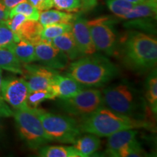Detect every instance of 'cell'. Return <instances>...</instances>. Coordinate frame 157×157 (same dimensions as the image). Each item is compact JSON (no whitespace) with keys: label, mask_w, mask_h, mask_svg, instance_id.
<instances>
[{"label":"cell","mask_w":157,"mask_h":157,"mask_svg":"<svg viewBox=\"0 0 157 157\" xmlns=\"http://www.w3.org/2000/svg\"><path fill=\"white\" fill-rule=\"evenodd\" d=\"M82 4V10H89L97 5V0H81Z\"/></svg>","instance_id":"35"},{"label":"cell","mask_w":157,"mask_h":157,"mask_svg":"<svg viewBox=\"0 0 157 157\" xmlns=\"http://www.w3.org/2000/svg\"><path fill=\"white\" fill-rule=\"evenodd\" d=\"M2 97L15 110L29 108L26 100L29 90L26 80L22 78H8L2 79Z\"/></svg>","instance_id":"9"},{"label":"cell","mask_w":157,"mask_h":157,"mask_svg":"<svg viewBox=\"0 0 157 157\" xmlns=\"http://www.w3.org/2000/svg\"><path fill=\"white\" fill-rule=\"evenodd\" d=\"M23 73H25V78L29 92L38 90H50L54 77L59 72L57 70L42 65H29L23 66Z\"/></svg>","instance_id":"11"},{"label":"cell","mask_w":157,"mask_h":157,"mask_svg":"<svg viewBox=\"0 0 157 157\" xmlns=\"http://www.w3.org/2000/svg\"><path fill=\"white\" fill-rule=\"evenodd\" d=\"M36 61L55 70H63L67 67L68 58L63 52L50 41L41 40L34 44Z\"/></svg>","instance_id":"10"},{"label":"cell","mask_w":157,"mask_h":157,"mask_svg":"<svg viewBox=\"0 0 157 157\" xmlns=\"http://www.w3.org/2000/svg\"><path fill=\"white\" fill-rule=\"evenodd\" d=\"M2 2L5 7H7V9L10 11L16 5L24 2H27V0H2Z\"/></svg>","instance_id":"34"},{"label":"cell","mask_w":157,"mask_h":157,"mask_svg":"<svg viewBox=\"0 0 157 157\" xmlns=\"http://www.w3.org/2000/svg\"><path fill=\"white\" fill-rule=\"evenodd\" d=\"M102 94L104 105L119 114L140 119L138 117L142 115L140 112L145 109L142 96L129 82H121L109 86Z\"/></svg>","instance_id":"4"},{"label":"cell","mask_w":157,"mask_h":157,"mask_svg":"<svg viewBox=\"0 0 157 157\" xmlns=\"http://www.w3.org/2000/svg\"><path fill=\"white\" fill-rule=\"evenodd\" d=\"M2 69L0 68V113H2V117H11V116H13V111H12L8 106L6 105L5 101L2 97Z\"/></svg>","instance_id":"32"},{"label":"cell","mask_w":157,"mask_h":157,"mask_svg":"<svg viewBox=\"0 0 157 157\" xmlns=\"http://www.w3.org/2000/svg\"><path fill=\"white\" fill-rule=\"evenodd\" d=\"M68 74L84 87H97L113 79L119 69L107 57L94 53L73 60Z\"/></svg>","instance_id":"1"},{"label":"cell","mask_w":157,"mask_h":157,"mask_svg":"<svg viewBox=\"0 0 157 157\" xmlns=\"http://www.w3.org/2000/svg\"><path fill=\"white\" fill-rule=\"evenodd\" d=\"M87 23L96 50L107 56L115 55L118 41L111 21L106 17H101Z\"/></svg>","instance_id":"8"},{"label":"cell","mask_w":157,"mask_h":157,"mask_svg":"<svg viewBox=\"0 0 157 157\" xmlns=\"http://www.w3.org/2000/svg\"><path fill=\"white\" fill-rule=\"evenodd\" d=\"M55 46L60 49L68 57V60H73L83 57L78 50L71 31L66 32L50 41Z\"/></svg>","instance_id":"15"},{"label":"cell","mask_w":157,"mask_h":157,"mask_svg":"<svg viewBox=\"0 0 157 157\" xmlns=\"http://www.w3.org/2000/svg\"><path fill=\"white\" fill-rule=\"evenodd\" d=\"M78 125L83 132L90 133L98 137H109L123 129L148 127L149 123L145 119L119 114L102 106L92 114L81 119Z\"/></svg>","instance_id":"2"},{"label":"cell","mask_w":157,"mask_h":157,"mask_svg":"<svg viewBox=\"0 0 157 157\" xmlns=\"http://www.w3.org/2000/svg\"><path fill=\"white\" fill-rule=\"evenodd\" d=\"M71 23H58L45 25L43 26L41 32V39L51 41L60 35L71 31Z\"/></svg>","instance_id":"24"},{"label":"cell","mask_w":157,"mask_h":157,"mask_svg":"<svg viewBox=\"0 0 157 157\" xmlns=\"http://www.w3.org/2000/svg\"><path fill=\"white\" fill-rule=\"evenodd\" d=\"M60 106L69 115L82 119L104 106L103 94L98 89H84L73 97L61 100Z\"/></svg>","instance_id":"7"},{"label":"cell","mask_w":157,"mask_h":157,"mask_svg":"<svg viewBox=\"0 0 157 157\" xmlns=\"http://www.w3.org/2000/svg\"><path fill=\"white\" fill-rule=\"evenodd\" d=\"M157 0H143L136 3L124 20L156 19Z\"/></svg>","instance_id":"16"},{"label":"cell","mask_w":157,"mask_h":157,"mask_svg":"<svg viewBox=\"0 0 157 157\" xmlns=\"http://www.w3.org/2000/svg\"><path fill=\"white\" fill-rule=\"evenodd\" d=\"M124 63L137 71L154 69L157 63V41L150 35L133 31L124 39L121 47Z\"/></svg>","instance_id":"3"},{"label":"cell","mask_w":157,"mask_h":157,"mask_svg":"<svg viewBox=\"0 0 157 157\" xmlns=\"http://www.w3.org/2000/svg\"><path fill=\"white\" fill-rule=\"evenodd\" d=\"M13 116L20 136L31 149L37 150L51 142L44 132L35 109L26 108L15 110Z\"/></svg>","instance_id":"6"},{"label":"cell","mask_w":157,"mask_h":157,"mask_svg":"<svg viewBox=\"0 0 157 157\" xmlns=\"http://www.w3.org/2000/svg\"><path fill=\"white\" fill-rule=\"evenodd\" d=\"M76 16L71 13L50 9L40 12L39 22L42 26L58 23H72Z\"/></svg>","instance_id":"19"},{"label":"cell","mask_w":157,"mask_h":157,"mask_svg":"<svg viewBox=\"0 0 157 157\" xmlns=\"http://www.w3.org/2000/svg\"><path fill=\"white\" fill-rule=\"evenodd\" d=\"M18 41L20 39L17 35L5 23H0V48L9 47Z\"/></svg>","instance_id":"29"},{"label":"cell","mask_w":157,"mask_h":157,"mask_svg":"<svg viewBox=\"0 0 157 157\" xmlns=\"http://www.w3.org/2000/svg\"><path fill=\"white\" fill-rule=\"evenodd\" d=\"M51 90H38V91L29 92L27 97L26 103L29 108L32 109H37L39 105L47 100L56 99Z\"/></svg>","instance_id":"27"},{"label":"cell","mask_w":157,"mask_h":157,"mask_svg":"<svg viewBox=\"0 0 157 157\" xmlns=\"http://www.w3.org/2000/svg\"><path fill=\"white\" fill-rule=\"evenodd\" d=\"M39 156L42 157H81L74 146H43L39 148Z\"/></svg>","instance_id":"22"},{"label":"cell","mask_w":157,"mask_h":157,"mask_svg":"<svg viewBox=\"0 0 157 157\" xmlns=\"http://www.w3.org/2000/svg\"><path fill=\"white\" fill-rule=\"evenodd\" d=\"M27 2H29L40 12L53 7L52 0H27Z\"/></svg>","instance_id":"31"},{"label":"cell","mask_w":157,"mask_h":157,"mask_svg":"<svg viewBox=\"0 0 157 157\" xmlns=\"http://www.w3.org/2000/svg\"><path fill=\"white\" fill-rule=\"evenodd\" d=\"M146 98L154 113L157 112V76L156 68L149 74L146 83Z\"/></svg>","instance_id":"23"},{"label":"cell","mask_w":157,"mask_h":157,"mask_svg":"<svg viewBox=\"0 0 157 157\" xmlns=\"http://www.w3.org/2000/svg\"><path fill=\"white\" fill-rule=\"evenodd\" d=\"M10 11L7 9L3 2L0 0V23H5L9 18Z\"/></svg>","instance_id":"33"},{"label":"cell","mask_w":157,"mask_h":157,"mask_svg":"<svg viewBox=\"0 0 157 157\" xmlns=\"http://www.w3.org/2000/svg\"><path fill=\"white\" fill-rule=\"evenodd\" d=\"M22 14L28 20L39 21L40 11L31 5L29 2H24L15 6L10 10L9 17H13L15 14Z\"/></svg>","instance_id":"26"},{"label":"cell","mask_w":157,"mask_h":157,"mask_svg":"<svg viewBox=\"0 0 157 157\" xmlns=\"http://www.w3.org/2000/svg\"><path fill=\"white\" fill-rule=\"evenodd\" d=\"M0 68L12 73L23 74V67L13 51L8 47L0 48Z\"/></svg>","instance_id":"21"},{"label":"cell","mask_w":157,"mask_h":157,"mask_svg":"<svg viewBox=\"0 0 157 157\" xmlns=\"http://www.w3.org/2000/svg\"><path fill=\"white\" fill-rule=\"evenodd\" d=\"M26 17L22 14H19L18 13V14L14 15L13 17H9L7 19V21L5 22V23L15 34L20 27H21V25H22V23L25 21H26Z\"/></svg>","instance_id":"30"},{"label":"cell","mask_w":157,"mask_h":157,"mask_svg":"<svg viewBox=\"0 0 157 157\" xmlns=\"http://www.w3.org/2000/svg\"><path fill=\"white\" fill-rule=\"evenodd\" d=\"M20 62L27 64L36 61L34 45L24 40L14 42L8 47Z\"/></svg>","instance_id":"20"},{"label":"cell","mask_w":157,"mask_h":157,"mask_svg":"<svg viewBox=\"0 0 157 157\" xmlns=\"http://www.w3.org/2000/svg\"><path fill=\"white\" fill-rule=\"evenodd\" d=\"M135 2L126 1V0H107L106 5L109 10L116 16L123 19L132 10Z\"/></svg>","instance_id":"25"},{"label":"cell","mask_w":157,"mask_h":157,"mask_svg":"<svg viewBox=\"0 0 157 157\" xmlns=\"http://www.w3.org/2000/svg\"><path fill=\"white\" fill-rule=\"evenodd\" d=\"M35 111L51 142L74 144L81 135L78 123L71 117L48 112L38 108Z\"/></svg>","instance_id":"5"},{"label":"cell","mask_w":157,"mask_h":157,"mask_svg":"<svg viewBox=\"0 0 157 157\" xmlns=\"http://www.w3.org/2000/svg\"><path fill=\"white\" fill-rule=\"evenodd\" d=\"M53 7L60 11L78 13L82 10L81 0H52Z\"/></svg>","instance_id":"28"},{"label":"cell","mask_w":157,"mask_h":157,"mask_svg":"<svg viewBox=\"0 0 157 157\" xmlns=\"http://www.w3.org/2000/svg\"><path fill=\"white\" fill-rule=\"evenodd\" d=\"M126 1L132 2H135V3H138V2H140L143 1V0H126Z\"/></svg>","instance_id":"37"},{"label":"cell","mask_w":157,"mask_h":157,"mask_svg":"<svg viewBox=\"0 0 157 157\" xmlns=\"http://www.w3.org/2000/svg\"><path fill=\"white\" fill-rule=\"evenodd\" d=\"M87 22V20L83 17L76 15L71 23V32L78 50L84 56L94 54L97 52L92 40Z\"/></svg>","instance_id":"12"},{"label":"cell","mask_w":157,"mask_h":157,"mask_svg":"<svg viewBox=\"0 0 157 157\" xmlns=\"http://www.w3.org/2000/svg\"><path fill=\"white\" fill-rule=\"evenodd\" d=\"M2 113H0V138H1L2 131Z\"/></svg>","instance_id":"36"},{"label":"cell","mask_w":157,"mask_h":157,"mask_svg":"<svg viewBox=\"0 0 157 157\" xmlns=\"http://www.w3.org/2000/svg\"><path fill=\"white\" fill-rule=\"evenodd\" d=\"M43 26L39 21L28 20L22 23L15 34L20 40H24L33 44H36L41 39V32Z\"/></svg>","instance_id":"17"},{"label":"cell","mask_w":157,"mask_h":157,"mask_svg":"<svg viewBox=\"0 0 157 157\" xmlns=\"http://www.w3.org/2000/svg\"><path fill=\"white\" fill-rule=\"evenodd\" d=\"M84 88L83 85L78 83L68 73L66 74L58 73L54 77L50 90L56 98L65 100L73 97Z\"/></svg>","instance_id":"13"},{"label":"cell","mask_w":157,"mask_h":157,"mask_svg":"<svg viewBox=\"0 0 157 157\" xmlns=\"http://www.w3.org/2000/svg\"><path fill=\"white\" fill-rule=\"evenodd\" d=\"M138 134L135 129H123L109 136L106 146V153L109 156L117 157L118 154L137 142Z\"/></svg>","instance_id":"14"},{"label":"cell","mask_w":157,"mask_h":157,"mask_svg":"<svg viewBox=\"0 0 157 157\" xmlns=\"http://www.w3.org/2000/svg\"><path fill=\"white\" fill-rule=\"evenodd\" d=\"M101 143L99 137L93 134L85 135L78 137L74 143V147L81 155V157L92 156L101 148Z\"/></svg>","instance_id":"18"}]
</instances>
